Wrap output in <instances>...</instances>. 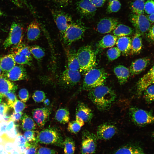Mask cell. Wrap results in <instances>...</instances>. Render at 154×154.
Instances as JSON below:
<instances>
[{"label":"cell","mask_w":154,"mask_h":154,"mask_svg":"<svg viewBox=\"0 0 154 154\" xmlns=\"http://www.w3.org/2000/svg\"><path fill=\"white\" fill-rule=\"evenodd\" d=\"M141 0L143 1H145L147 0Z\"/></svg>","instance_id":"cell-63"},{"label":"cell","mask_w":154,"mask_h":154,"mask_svg":"<svg viewBox=\"0 0 154 154\" xmlns=\"http://www.w3.org/2000/svg\"><path fill=\"white\" fill-rule=\"evenodd\" d=\"M145 12L148 15L154 13V0H147L145 3Z\"/></svg>","instance_id":"cell-44"},{"label":"cell","mask_w":154,"mask_h":154,"mask_svg":"<svg viewBox=\"0 0 154 154\" xmlns=\"http://www.w3.org/2000/svg\"><path fill=\"white\" fill-rule=\"evenodd\" d=\"M118 19L113 17H105L101 19L97 25V31L102 34L110 33L118 25Z\"/></svg>","instance_id":"cell-16"},{"label":"cell","mask_w":154,"mask_h":154,"mask_svg":"<svg viewBox=\"0 0 154 154\" xmlns=\"http://www.w3.org/2000/svg\"><path fill=\"white\" fill-rule=\"evenodd\" d=\"M41 31L39 23L37 21H32L28 26L27 37L30 41H35L40 37Z\"/></svg>","instance_id":"cell-24"},{"label":"cell","mask_w":154,"mask_h":154,"mask_svg":"<svg viewBox=\"0 0 154 154\" xmlns=\"http://www.w3.org/2000/svg\"><path fill=\"white\" fill-rule=\"evenodd\" d=\"M147 37L151 41L154 42V25L151 27L149 29Z\"/></svg>","instance_id":"cell-54"},{"label":"cell","mask_w":154,"mask_h":154,"mask_svg":"<svg viewBox=\"0 0 154 154\" xmlns=\"http://www.w3.org/2000/svg\"><path fill=\"white\" fill-rule=\"evenodd\" d=\"M65 154H74L75 150V143L73 139L69 137L65 138L63 141Z\"/></svg>","instance_id":"cell-36"},{"label":"cell","mask_w":154,"mask_h":154,"mask_svg":"<svg viewBox=\"0 0 154 154\" xmlns=\"http://www.w3.org/2000/svg\"><path fill=\"white\" fill-rule=\"evenodd\" d=\"M106 54L109 60L112 61L119 57L121 52L117 47H115L109 49L107 51Z\"/></svg>","instance_id":"cell-39"},{"label":"cell","mask_w":154,"mask_h":154,"mask_svg":"<svg viewBox=\"0 0 154 154\" xmlns=\"http://www.w3.org/2000/svg\"><path fill=\"white\" fill-rule=\"evenodd\" d=\"M80 66L79 70L85 74L96 65V55L91 46L86 45L80 47L76 52Z\"/></svg>","instance_id":"cell-3"},{"label":"cell","mask_w":154,"mask_h":154,"mask_svg":"<svg viewBox=\"0 0 154 154\" xmlns=\"http://www.w3.org/2000/svg\"><path fill=\"white\" fill-rule=\"evenodd\" d=\"M88 96L99 110L105 111L110 107L115 100L116 95L112 89L104 85L89 90Z\"/></svg>","instance_id":"cell-1"},{"label":"cell","mask_w":154,"mask_h":154,"mask_svg":"<svg viewBox=\"0 0 154 154\" xmlns=\"http://www.w3.org/2000/svg\"><path fill=\"white\" fill-rule=\"evenodd\" d=\"M36 154H57V153L52 149L41 147L37 151Z\"/></svg>","instance_id":"cell-48"},{"label":"cell","mask_w":154,"mask_h":154,"mask_svg":"<svg viewBox=\"0 0 154 154\" xmlns=\"http://www.w3.org/2000/svg\"><path fill=\"white\" fill-rule=\"evenodd\" d=\"M21 127L24 131L36 129V124L34 119L29 115L24 114L21 118Z\"/></svg>","instance_id":"cell-32"},{"label":"cell","mask_w":154,"mask_h":154,"mask_svg":"<svg viewBox=\"0 0 154 154\" xmlns=\"http://www.w3.org/2000/svg\"><path fill=\"white\" fill-rule=\"evenodd\" d=\"M81 154H95L98 139L93 133L86 130L82 132Z\"/></svg>","instance_id":"cell-11"},{"label":"cell","mask_w":154,"mask_h":154,"mask_svg":"<svg viewBox=\"0 0 154 154\" xmlns=\"http://www.w3.org/2000/svg\"><path fill=\"white\" fill-rule=\"evenodd\" d=\"M37 143H29L24 154H36L38 149Z\"/></svg>","instance_id":"cell-47"},{"label":"cell","mask_w":154,"mask_h":154,"mask_svg":"<svg viewBox=\"0 0 154 154\" xmlns=\"http://www.w3.org/2000/svg\"><path fill=\"white\" fill-rule=\"evenodd\" d=\"M4 97L6 98L7 104L9 107L13 108V105L17 100L14 92H9L4 96Z\"/></svg>","instance_id":"cell-42"},{"label":"cell","mask_w":154,"mask_h":154,"mask_svg":"<svg viewBox=\"0 0 154 154\" xmlns=\"http://www.w3.org/2000/svg\"><path fill=\"white\" fill-rule=\"evenodd\" d=\"M14 141V143L17 149L25 146L28 143L23 135L20 133L17 136Z\"/></svg>","instance_id":"cell-41"},{"label":"cell","mask_w":154,"mask_h":154,"mask_svg":"<svg viewBox=\"0 0 154 154\" xmlns=\"http://www.w3.org/2000/svg\"><path fill=\"white\" fill-rule=\"evenodd\" d=\"M154 84V63L151 69L141 77L136 85V94L139 97L144 91L150 85Z\"/></svg>","instance_id":"cell-14"},{"label":"cell","mask_w":154,"mask_h":154,"mask_svg":"<svg viewBox=\"0 0 154 154\" xmlns=\"http://www.w3.org/2000/svg\"><path fill=\"white\" fill-rule=\"evenodd\" d=\"M1 57L0 56V59ZM2 71L1 67V66L0 65V75L1 74L2 72Z\"/></svg>","instance_id":"cell-60"},{"label":"cell","mask_w":154,"mask_h":154,"mask_svg":"<svg viewBox=\"0 0 154 154\" xmlns=\"http://www.w3.org/2000/svg\"><path fill=\"white\" fill-rule=\"evenodd\" d=\"M17 86L13 82L6 77L0 76V104L3 98L7 93L10 91H15Z\"/></svg>","instance_id":"cell-21"},{"label":"cell","mask_w":154,"mask_h":154,"mask_svg":"<svg viewBox=\"0 0 154 154\" xmlns=\"http://www.w3.org/2000/svg\"><path fill=\"white\" fill-rule=\"evenodd\" d=\"M144 1L141 0H134L130 3V8L133 13L137 14L144 13Z\"/></svg>","instance_id":"cell-33"},{"label":"cell","mask_w":154,"mask_h":154,"mask_svg":"<svg viewBox=\"0 0 154 154\" xmlns=\"http://www.w3.org/2000/svg\"><path fill=\"white\" fill-rule=\"evenodd\" d=\"M55 119L59 123L64 124L68 123L70 120V113L66 108H61L58 109L55 113Z\"/></svg>","instance_id":"cell-31"},{"label":"cell","mask_w":154,"mask_h":154,"mask_svg":"<svg viewBox=\"0 0 154 154\" xmlns=\"http://www.w3.org/2000/svg\"><path fill=\"white\" fill-rule=\"evenodd\" d=\"M10 154H21L18 150L15 148L11 151Z\"/></svg>","instance_id":"cell-57"},{"label":"cell","mask_w":154,"mask_h":154,"mask_svg":"<svg viewBox=\"0 0 154 154\" xmlns=\"http://www.w3.org/2000/svg\"><path fill=\"white\" fill-rule=\"evenodd\" d=\"M117 131V128L114 125L110 123H104L98 126L96 136L98 139L107 140L113 137Z\"/></svg>","instance_id":"cell-15"},{"label":"cell","mask_w":154,"mask_h":154,"mask_svg":"<svg viewBox=\"0 0 154 154\" xmlns=\"http://www.w3.org/2000/svg\"><path fill=\"white\" fill-rule=\"evenodd\" d=\"M82 90L89 91L96 87L104 85L108 74L103 68H93L85 74Z\"/></svg>","instance_id":"cell-2"},{"label":"cell","mask_w":154,"mask_h":154,"mask_svg":"<svg viewBox=\"0 0 154 154\" xmlns=\"http://www.w3.org/2000/svg\"><path fill=\"white\" fill-rule=\"evenodd\" d=\"M150 59L147 57L137 59L131 63L129 69L131 76L138 74L144 71L150 62Z\"/></svg>","instance_id":"cell-20"},{"label":"cell","mask_w":154,"mask_h":154,"mask_svg":"<svg viewBox=\"0 0 154 154\" xmlns=\"http://www.w3.org/2000/svg\"><path fill=\"white\" fill-rule=\"evenodd\" d=\"M37 142L46 144L62 146L63 141L60 133L56 129L48 127L38 132Z\"/></svg>","instance_id":"cell-5"},{"label":"cell","mask_w":154,"mask_h":154,"mask_svg":"<svg viewBox=\"0 0 154 154\" xmlns=\"http://www.w3.org/2000/svg\"></svg>","instance_id":"cell-64"},{"label":"cell","mask_w":154,"mask_h":154,"mask_svg":"<svg viewBox=\"0 0 154 154\" xmlns=\"http://www.w3.org/2000/svg\"><path fill=\"white\" fill-rule=\"evenodd\" d=\"M50 112L48 107L36 108L32 112L33 119L39 127H42L48 121Z\"/></svg>","instance_id":"cell-17"},{"label":"cell","mask_w":154,"mask_h":154,"mask_svg":"<svg viewBox=\"0 0 154 154\" xmlns=\"http://www.w3.org/2000/svg\"><path fill=\"white\" fill-rule=\"evenodd\" d=\"M76 7L80 15L87 19L93 18L97 10V7L92 4L91 0H80L77 2Z\"/></svg>","instance_id":"cell-13"},{"label":"cell","mask_w":154,"mask_h":154,"mask_svg":"<svg viewBox=\"0 0 154 154\" xmlns=\"http://www.w3.org/2000/svg\"><path fill=\"white\" fill-rule=\"evenodd\" d=\"M129 21L135 28L136 31L141 35L149 31L151 28L150 22L143 14H131L129 16Z\"/></svg>","instance_id":"cell-12"},{"label":"cell","mask_w":154,"mask_h":154,"mask_svg":"<svg viewBox=\"0 0 154 154\" xmlns=\"http://www.w3.org/2000/svg\"><path fill=\"white\" fill-rule=\"evenodd\" d=\"M38 133L33 130L26 131L24 133L23 136L27 141L29 143L37 142Z\"/></svg>","instance_id":"cell-40"},{"label":"cell","mask_w":154,"mask_h":154,"mask_svg":"<svg viewBox=\"0 0 154 154\" xmlns=\"http://www.w3.org/2000/svg\"><path fill=\"white\" fill-rule=\"evenodd\" d=\"M117 47L122 55L128 56L130 54L131 49V39L128 36L119 37L116 42Z\"/></svg>","instance_id":"cell-23"},{"label":"cell","mask_w":154,"mask_h":154,"mask_svg":"<svg viewBox=\"0 0 154 154\" xmlns=\"http://www.w3.org/2000/svg\"><path fill=\"white\" fill-rule=\"evenodd\" d=\"M11 53L14 56L16 63L20 65L31 66L32 60L29 46L21 43L14 46L12 49Z\"/></svg>","instance_id":"cell-7"},{"label":"cell","mask_w":154,"mask_h":154,"mask_svg":"<svg viewBox=\"0 0 154 154\" xmlns=\"http://www.w3.org/2000/svg\"><path fill=\"white\" fill-rule=\"evenodd\" d=\"M29 48L31 54L38 61L41 60L45 56L44 50L38 45H33L29 46Z\"/></svg>","instance_id":"cell-35"},{"label":"cell","mask_w":154,"mask_h":154,"mask_svg":"<svg viewBox=\"0 0 154 154\" xmlns=\"http://www.w3.org/2000/svg\"><path fill=\"white\" fill-rule=\"evenodd\" d=\"M151 135L152 137L154 138V131L152 132Z\"/></svg>","instance_id":"cell-61"},{"label":"cell","mask_w":154,"mask_h":154,"mask_svg":"<svg viewBox=\"0 0 154 154\" xmlns=\"http://www.w3.org/2000/svg\"><path fill=\"white\" fill-rule=\"evenodd\" d=\"M7 123L3 121H0V135L5 133Z\"/></svg>","instance_id":"cell-53"},{"label":"cell","mask_w":154,"mask_h":154,"mask_svg":"<svg viewBox=\"0 0 154 154\" xmlns=\"http://www.w3.org/2000/svg\"><path fill=\"white\" fill-rule=\"evenodd\" d=\"M26 107V105L24 103L17 100L13 105V108L14 110V112L18 113L22 112Z\"/></svg>","instance_id":"cell-45"},{"label":"cell","mask_w":154,"mask_h":154,"mask_svg":"<svg viewBox=\"0 0 154 154\" xmlns=\"http://www.w3.org/2000/svg\"><path fill=\"white\" fill-rule=\"evenodd\" d=\"M114 72L121 85L125 83L130 76L129 69L123 65H119L115 67Z\"/></svg>","instance_id":"cell-22"},{"label":"cell","mask_w":154,"mask_h":154,"mask_svg":"<svg viewBox=\"0 0 154 154\" xmlns=\"http://www.w3.org/2000/svg\"><path fill=\"white\" fill-rule=\"evenodd\" d=\"M6 77L11 81L27 80V73L23 65H15L10 71L5 74Z\"/></svg>","instance_id":"cell-18"},{"label":"cell","mask_w":154,"mask_h":154,"mask_svg":"<svg viewBox=\"0 0 154 154\" xmlns=\"http://www.w3.org/2000/svg\"><path fill=\"white\" fill-rule=\"evenodd\" d=\"M23 115L22 112L16 113L14 112L10 116V120L14 121H19L21 119Z\"/></svg>","instance_id":"cell-49"},{"label":"cell","mask_w":154,"mask_h":154,"mask_svg":"<svg viewBox=\"0 0 154 154\" xmlns=\"http://www.w3.org/2000/svg\"><path fill=\"white\" fill-rule=\"evenodd\" d=\"M51 14L53 19L62 38L68 25L72 21L71 16L61 10L53 9Z\"/></svg>","instance_id":"cell-10"},{"label":"cell","mask_w":154,"mask_h":154,"mask_svg":"<svg viewBox=\"0 0 154 154\" xmlns=\"http://www.w3.org/2000/svg\"><path fill=\"white\" fill-rule=\"evenodd\" d=\"M86 29L84 24L81 21L73 22L68 26L62 37L64 43L70 45L81 38Z\"/></svg>","instance_id":"cell-4"},{"label":"cell","mask_w":154,"mask_h":154,"mask_svg":"<svg viewBox=\"0 0 154 154\" xmlns=\"http://www.w3.org/2000/svg\"><path fill=\"white\" fill-rule=\"evenodd\" d=\"M13 55L12 53L1 57L0 65L2 72L5 74L10 71L15 65Z\"/></svg>","instance_id":"cell-25"},{"label":"cell","mask_w":154,"mask_h":154,"mask_svg":"<svg viewBox=\"0 0 154 154\" xmlns=\"http://www.w3.org/2000/svg\"><path fill=\"white\" fill-rule=\"evenodd\" d=\"M0 154H10V153L5 151L3 147L0 149Z\"/></svg>","instance_id":"cell-58"},{"label":"cell","mask_w":154,"mask_h":154,"mask_svg":"<svg viewBox=\"0 0 154 154\" xmlns=\"http://www.w3.org/2000/svg\"><path fill=\"white\" fill-rule=\"evenodd\" d=\"M56 3L62 7L68 6L72 1V0H52Z\"/></svg>","instance_id":"cell-51"},{"label":"cell","mask_w":154,"mask_h":154,"mask_svg":"<svg viewBox=\"0 0 154 154\" xmlns=\"http://www.w3.org/2000/svg\"><path fill=\"white\" fill-rule=\"evenodd\" d=\"M44 103L46 106H47L50 104V101L48 99H45L44 101Z\"/></svg>","instance_id":"cell-59"},{"label":"cell","mask_w":154,"mask_h":154,"mask_svg":"<svg viewBox=\"0 0 154 154\" xmlns=\"http://www.w3.org/2000/svg\"><path fill=\"white\" fill-rule=\"evenodd\" d=\"M10 121V116L7 114V113L3 116L2 119L1 121L7 123Z\"/></svg>","instance_id":"cell-55"},{"label":"cell","mask_w":154,"mask_h":154,"mask_svg":"<svg viewBox=\"0 0 154 154\" xmlns=\"http://www.w3.org/2000/svg\"><path fill=\"white\" fill-rule=\"evenodd\" d=\"M46 97L45 93L39 90L36 91L32 95V98L36 102L40 103L44 102Z\"/></svg>","instance_id":"cell-43"},{"label":"cell","mask_w":154,"mask_h":154,"mask_svg":"<svg viewBox=\"0 0 154 154\" xmlns=\"http://www.w3.org/2000/svg\"><path fill=\"white\" fill-rule=\"evenodd\" d=\"M67 57L68 68L72 71L79 70L80 66L75 50H68L67 52Z\"/></svg>","instance_id":"cell-27"},{"label":"cell","mask_w":154,"mask_h":154,"mask_svg":"<svg viewBox=\"0 0 154 154\" xmlns=\"http://www.w3.org/2000/svg\"><path fill=\"white\" fill-rule=\"evenodd\" d=\"M134 31L131 28L123 24H118L113 31L114 35L119 37L129 36Z\"/></svg>","instance_id":"cell-29"},{"label":"cell","mask_w":154,"mask_h":154,"mask_svg":"<svg viewBox=\"0 0 154 154\" xmlns=\"http://www.w3.org/2000/svg\"><path fill=\"white\" fill-rule=\"evenodd\" d=\"M85 122L82 119L76 117V120L69 122L68 125L67 129L70 132L76 133L80 130L84 124Z\"/></svg>","instance_id":"cell-34"},{"label":"cell","mask_w":154,"mask_h":154,"mask_svg":"<svg viewBox=\"0 0 154 154\" xmlns=\"http://www.w3.org/2000/svg\"><path fill=\"white\" fill-rule=\"evenodd\" d=\"M19 96L21 101L23 103L26 102L29 98V94L26 88L20 89L19 92Z\"/></svg>","instance_id":"cell-46"},{"label":"cell","mask_w":154,"mask_h":154,"mask_svg":"<svg viewBox=\"0 0 154 154\" xmlns=\"http://www.w3.org/2000/svg\"><path fill=\"white\" fill-rule=\"evenodd\" d=\"M117 40V37L114 35H106L99 42L98 46L102 48L111 47L116 44Z\"/></svg>","instance_id":"cell-30"},{"label":"cell","mask_w":154,"mask_h":154,"mask_svg":"<svg viewBox=\"0 0 154 154\" xmlns=\"http://www.w3.org/2000/svg\"><path fill=\"white\" fill-rule=\"evenodd\" d=\"M76 117L82 119L84 122H90L93 117V114L87 105L83 102H79L76 108Z\"/></svg>","instance_id":"cell-19"},{"label":"cell","mask_w":154,"mask_h":154,"mask_svg":"<svg viewBox=\"0 0 154 154\" xmlns=\"http://www.w3.org/2000/svg\"><path fill=\"white\" fill-rule=\"evenodd\" d=\"M121 4L118 0H109L106 9L108 13H116L120 9Z\"/></svg>","instance_id":"cell-38"},{"label":"cell","mask_w":154,"mask_h":154,"mask_svg":"<svg viewBox=\"0 0 154 154\" xmlns=\"http://www.w3.org/2000/svg\"><path fill=\"white\" fill-rule=\"evenodd\" d=\"M4 148L5 151L9 153H10L16 148L14 143L9 142L5 143Z\"/></svg>","instance_id":"cell-50"},{"label":"cell","mask_w":154,"mask_h":154,"mask_svg":"<svg viewBox=\"0 0 154 154\" xmlns=\"http://www.w3.org/2000/svg\"><path fill=\"white\" fill-rule=\"evenodd\" d=\"M23 34V29L22 26L18 23H13L8 35L3 43L4 48L6 49L21 43Z\"/></svg>","instance_id":"cell-8"},{"label":"cell","mask_w":154,"mask_h":154,"mask_svg":"<svg viewBox=\"0 0 154 154\" xmlns=\"http://www.w3.org/2000/svg\"><path fill=\"white\" fill-rule=\"evenodd\" d=\"M129 113L132 121L138 126L144 127L154 123V116L151 112L132 107L129 109Z\"/></svg>","instance_id":"cell-6"},{"label":"cell","mask_w":154,"mask_h":154,"mask_svg":"<svg viewBox=\"0 0 154 154\" xmlns=\"http://www.w3.org/2000/svg\"><path fill=\"white\" fill-rule=\"evenodd\" d=\"M143 98L148 104L154 101V84L150 85L144 91Z\"/></svg>","instance_id":"cell-37"},{"label":"cell","mask_w":154,"mask_h":154,"mask_svg":"<svg viewBox=\"0 0 154 154\" xmlns=\"http://www.w3.org/2000/svg\"><path fill=\"white\" fill-rule=\"evenodd\" d=\"M81 78L79 70L72 71L67 68L60 75L58 83L62 88L69 89L76 85L80 82Z\"/></svg>","instance_id":"cell-9"},{"label":"cell","mask_w":154,"mask_h":154,"mask_svg":"<svg viewBox=\"0 0 154 154\" xmlns=\"http://www.w3.org/2000/svg\"><path fill=\"white\" fill-rule=\"evenodd\" d=\"M147 17L150 22L154 23V13L148 15Z\"/></svg>","instance_id":"cell-56"},{"label":"cell","mask_w":154,"mask_h":154,"mask_svg":"<svg viewBox=\"0 0 154 154\" xmlns=\"http://www.w3.org/2000/svg\"><path fill=\"white\" fill-rule=\"evenodd\" d=\"M143 150L137 145L129 144L118 149L113 154H142Z\"/></svg>","instance_id":"cell-26"},{"label":"cell","mask_w":154,"mask_h":154,"mask_svg":"<svg viewBox=\"0 0 154 154\" xmlns=\"http://www.w3.org/2000/svg\"><path fill=\"white\" fill-rule=\"evenodd\" d=\"M2 15V13L1 12V11L0 9V17Z\"/></svg>","instance_id":"cell-62"},{"label":"cell","mask_w":154,"mask_h":154,"mask_svg":"<svg viewBox=\"0 0 154 154\" xmlns=\"http://www.w3.org/2000/svg\"><path fill=\"white\" fill-rule=\"evenodd\" d=\"M92 4L96 7H102L107 0H91Z\"/></svg>","instance_id":"cell-52"},{"label":"cell","mask_w":154,"mask_h":154,"mask_svg":"<svg viewBox=\"0 0 154 154\" xmlns=\"http://www.w3.org/2000/svg\"><path fill=\"white\" fill-rule=\"evenodd\" d=\"M141 35L136 32L131 40V49L130 54L134 55L139 54L143 47Z\"/></svg>","instance_id":"cell-28"}]
</instances>
